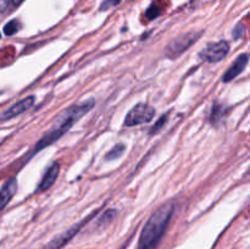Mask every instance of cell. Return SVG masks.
<instances>
[{
  "instance_id": "7a4b0ae2",
  "label": "cell",
  "mask_w": 250,
  "mask_h": 249,
  "mask_svg": "<svg viewBox=\"0 0 250 249\" xmlns=\"http://www.w3.org/2000/svg\"><path fill=\"white\" fill-rule=\"evenodd\" d=\"M173 211H175V204L172 202H167L159 207L151 214V216L149 217L148 221L144 225L143 229H142L137 249L158 248L161 238L164 237L168 225H170Z\"/></svg>"
},
{
  "instance_id": "ba28073f",
  "label": "cell",
  "mask_w": 250,
  "mask_h": 249,
  "mask_svg": "<svg viewBox=\"0 0 250 249\" xmlns=\"http://www.w3.org/2000/svg\"><path fill=\"white\" fill-rule=\"evenodd\" d=\"M248 61H249V58L247 54H242V55L237 56V59L233 61V63H232L231 67H229V70L225 72L224 78H222V80H224V82L225 83L231 82V81L234 80L237 76L241 75V73L246 70L247 65H248Z\"/></svg>"
},
{
  "instance_id": "3957f363",
  "label": "cell",
  "mask_w": 250,
  "mask_h": 249,
  "mask_svg": "<svg viewBox=\"0 0 250 249\" xmlns=\"http://www.w3.org/2000/svg\"><path fill=\"white\" fill-rule=\"evenodd\" d=\"M154 115H155V109L151 107L150 105L142 104V103L137 104L127 114L126 119H125V126L133 127L138 126V124H148L153 120Z\"/></svg>"
},
{
  "instance_id": "6da1fadb",
  "label": "cell",
  "mask_w": 250,
  "mask_h": 249,
  "mask_svg": "<svg viewBox=\"0 0 250 249\" xmlns=\"http://www.w3.org/2000/svg\"><path fill=\"white\" fill-rule=\"evenodd\" d=\"M94 104L95 100L90 98V99L85 100V102L81 103V104H72L68 107H66L56 117L55 121L50 126V128L37 142L36 146H34L33 151H32V156L36 153H38V151H41L42 149L46 148V146L51 145L56 141H59L66 132H68L75 126V124H77L85 114H88L94 107Z\"/></svg>"
},
{
  "instance_id": "7c38bea8",
  "label": "cell",
  "mask_w": 250,
  "mask_h": 249,
  "mask_svg": "<svg viewBox=\"0 0 250 249\" xmlns=\"http://www.w3.org/2000/svg\"><path fill=\"white\" fill-rule=\"evenodd\" d=\"M117 211L115 209H109L106 211H104V214H102V216L98 220V227H106L114 221V219L116 217Z\"/></svg>"
},
{
  "instance_id": "8fae6325",
  "label": "cell",
  "mask_w": 250,
  "mask_h": 249,
  "mask_svg": "<svg viewBox=\"0 0 250 249\" xmlns=\"http://www.w3.org/2000/svg\"><path fill=\"white\" fill-rule=\"evenodd\" d=\"M229 110V107H226L225 105L217 104V103L216 104H214V106H212L211 109V112H210V122L214 124H220L221 120L227 115Z\"/></svg>"
},
{
  "instance_id": "e0dca14e",
  "label": "cell",
  "mask_w": 250,
  "mask_h": 249,
  "mask_svg": "<svg viewBox=\"0 0 250 249\" xmlns=\"http://www.w3.org/2000/svg\"><path fill=\"white\" fill-rule=\"evenodd\" d=\"M244 33H246V27H244V24L238 23L233 29V38L237 41V39L242 38L244 36Z\"/></svg>"
},
{
  "instance_id": "2e32d148",
  "label": "cell",
  "mask_w": 250,
  "mask_h": 249,
  "mask_svg": "<svg viewBox=\"0 0 250 249\" xmlns=\"http://www.w3.org/2000/svg\"><path fill=\"white\" fill-rule=\"evenodd\" d=\"M160 14H161L160 7L156 6V5H150V6L148 7V10H146V16L148 17L149 20H154V19H156V17H158Z\"/></svg>"
},
{
  "instance_id": "d6986e66",
  "label": "cell",
  "mask_w": 250,
  "mask_h": 249,
  "mask_svg": "<svg viewBox=\"0 0 250 249\" xmlns=\"http://www.w3.org/2000/svg\"><path fill=\"white\" fill-rule=\"evenodd\" d=\"M7 4H9V0H0V11L6 9Z\"/></svg>"
},
{
  "instance_id": "277c9868",
  "label": "cell",
  "mask_w": 250,
  "mask_h": 249,
  "mask_svg": "<svg viewBox=\"0 0 250 249\" xmlns=\"http://www.w3.org/2000/svg\"><path fill=\"white\" fill-rule=\"evenodd\" d=\"M200 33H195V32H189V33H186L183 36L178 37L175 41H172L171 43H168V45L166 46L165 54L167 58L170 59H176L181 55V54L185 53L189 46H192L195 42L199 39Z\"/></svg>"
},
{
  "instance_id": "4fadbf2b",
  "label": "cell",
  "mask_w": 250,
  "mask_h": 249,
  "mask_svg": "<svg viewBox=\"0 0 250 249\" xmlns=\"http://www.w3.org/2000/svg\"><path fill=\"white\" fill-rule=\"evenodd\" d=\"M125 150H126V146H125L124 144H116V145L106 154L105 159H106V160H115V159H119L120 156L124 154Z\"/></svg>"
},
{
  "instance_id": "ffe728a7",
  "label": "cell",
  "mask_w": 250,
  "mask_h": 249,
  "mask_svg": "<svg viewBox=\"0 0 250 249\" xmlns=\"http://www.w3.org/2000/svg\"><path fill=\"white\" fill-rule=\"evenodd\" d=\"M23 2V0H12V4L15 5V6H19L20 4H22Z\"/></svg>"
},
{
  "instance_id": "9c48e42d",
  "label": "cell",
  "mask_w": 250,
  "mask_h": 249,
  "mask_svg": "<svg viewBox=\"0 0 250 249\" xmlns=\"http://www.w3.org/2000/svg\"><path fill=\"white\" fill-rule=\"evenodd\" d=\"M59 172H60V165H59L58 163H54L53 165L45 171V173H44L43 178H42L41 183H39L38 186L37 192L41 193V192H45V190H48L49 188L55 183L56 178H58L59 176Z\"/></svg>"
},
{
  "instance_id": "30bf717a",
  "label": "cell",
  "mask_w": 250,
  "mask_h": 249,
  "mask_svg": "<svg viewBox=\"0 0 250 249\" xmlns=\"http://www.w3.org/2000/svg\"><path fill=\"white\" fill-rule=\"evenodd\" d=\"M16 189H17L16 177L10 178V180L2 186V188L0 189V210H2L7 204H9V202L12 199L15 193H16Z\"/></svg>"
},
{
  "instance_id": "9a60e30c",
  "label": "cell",
  "mask_w": 250,
  "mask_h": 249,
  "mask_svg": "<svg viewBox=\"0 0 250 249\" xmlns=\"http://www.w3.org/2000/svg\"><path fill=\"white\" fill-rule=\"evenodd\" d=\"M167 120H168V115L167 114L164 115V116H161L160 119H159L158 121H156V124H154L153 127H151L150 131H149V134H150V136H154V134L158 133V132L160 131V129L163 128L164 126H165L166 122H167Z\"/></svg>"
},
{
  "instance_id": "52a82bcc",
  "label": "cell",
  "mask_w": 250,
  "mask_h": 249,
  "mask_svg": "<svg viewBox=\"0 0 250 249\" xmlns=\"http://www.w3.org/2000/svg\"><path fill=\"white\" fill-rule=\"evenodd\" d=\"M90 216H92V215H90ZM89 217H88V219H89ZM87 220H84V221H81L78 225H76V226L71 227V228L67 229V231H66V232H63V233L59 234V236H56L55 238L51 239V241L49 242V243L46 244V246L44 247L43 249H61L63 246H65V244H67L68 242H70L71 239H72L73 237H75L76 234L78 233V231H80V229H81V227H82L83 225L85 224V221H87Z\"/></svg>"
},
{
  "instance_id": "8992f818",
  "label": "cell",
  "mask_w": 250,
  "mask_h": 249,
  "mask_svg": "<svg viewBox=\"0 0 250 249\" xmlns=\"http://www.w3.org/2000/svg\"><path fill=\"white\" fill-rule=\"evenodd\" d=\"M34 100H36V98H34L33 95H29V97H26L23 98V99H21L20 102H17L16 104L10 106L6 111L2 112L1 116H0V121H9V120L14 119V117L26 112L27 110L31 109Z\"/></svg>"
},
{
  "instance_id": "5b68a950",
  "label": "cell",
  "mask_w": 250,
  "mask_h": 249,
  "mask_svg": "<svg viewBox=\"0 0 250 249\" xmlns=\"http://www.w3.org/2000/svg\"><path fill=\"white\" fill-rule=\"evenodd\" d=\"M229 51V45L226 41L216 42V43L208 44L207 48L200 53V58L208 62H220L226 58Z\"/></svg>"
},
{
  "instance_id": "ac0fdd59",
  "label": "cell",
  "mask_w": 250,
  "mask_h": 249,
  "mask_svg": "<svg viewBox=\"0 0 250 249\" xmlns=\"http://www.w3.org/2000/svg\"><path fill=\"white\" fill-rule=\"evenodd\" d=\"M120 2H121V0H104L102 6H100V10H102V11H105V10H109L111 9V7L116 6Z\"/></svg>"
},
{
  "instance_id": "5bb4252c",
  "label": "cell",
  "mask_w": 250,
  "mask_h": 249,
  "mask_svg": "<svg viewBox=\"0 0 250 249\" xmlns=\"http://www.w3.org/2000/svg\"><path fill=\"white\" fill-rule=\"evenodd\" d=\"M20 27H21V24H20V22L17 21V20H11V21L7 22V23L5 24L4 33L9 37L12 36V34H15L16 32L20 31Z\"/></svg>"
}]
</instances>
